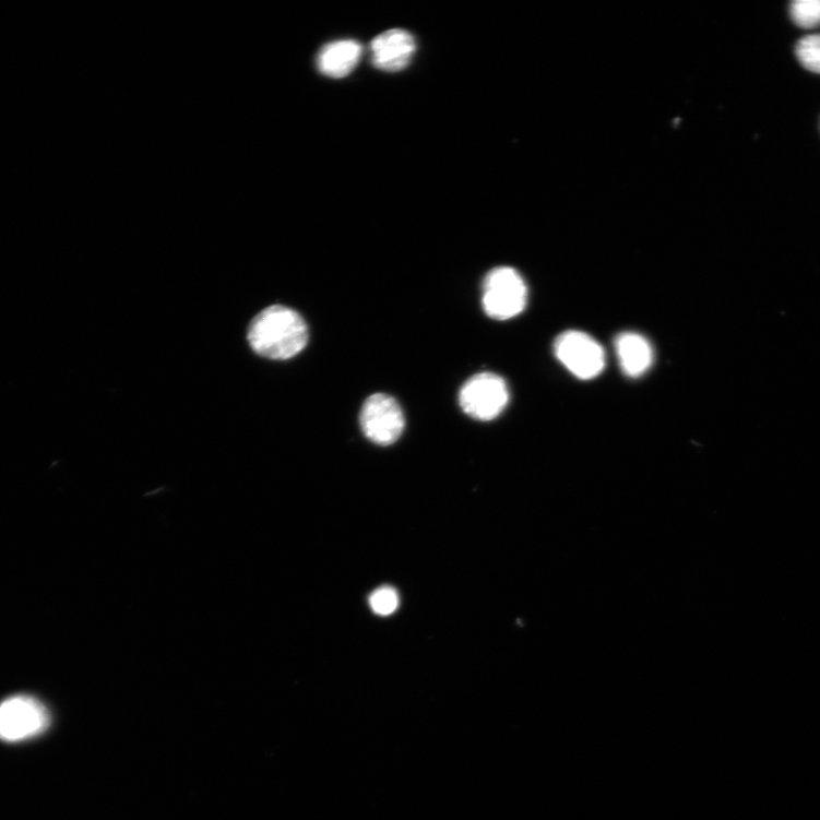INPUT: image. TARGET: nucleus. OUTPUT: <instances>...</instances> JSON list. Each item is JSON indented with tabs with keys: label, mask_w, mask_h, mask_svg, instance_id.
I'll use <instances>...</instances> for the list:
<instances>
[{
	"label": "nucleus",
	"mask_w": 820,
	"mask_h": 820,
	"mask_svg": "<svg viewBox=\"0 0 820 820\" xmlns=\"http://www.w3.org/2000/svg\"><path fill=\"white\" fill-rule=\"evenodd\" d=\"M248 338L258 355L286 360L306 348L309 331L299 312L284 306H272L254 317Z\"/></svg>",
	"instance_id": "nucleus-1"
},
{
	"label": "nucleus",
	"mask_w": 820,
	"mask_h": 820,
	"mask_svg": "<svg viewBox=\"0 0 820 820\" xmlns=\"http://www.w3.org/2000/svg\"><path fill=\"white\" fill-rule=\"evenodd\" d=\"M527 304V287L521 274L511 268L492 270L484 281L483 306L492 320L508 321Z\"/></svg>",
	"instance_id": "nucleus-2"
},
{
	"label": "nucleus",
	"mask_w": 820,
	"mask_h": 820,
	"mask_svg": "<svg viewBox=\"0 0 820 820\" xmlns=\"http://www.w3.org/2000/svg\"><path fill=\"white\" fill-rule=\"evenodd\" d=\"M50 725L47 708L37 699L15 696L0 703V739L16 744L43 734Z\"/></svg>",
	"instance_id": "nucleus-3"
},
{
	"label": "nucleus",
	"mask_w": 820,
	"mask_h": 820,
	"mask_svg": "<svg viewBox=\"0 0 820 820\" xmlns=\"http://www.w3.org/2000/svg\"><path fill=\"white\" fill-rule=\"evenodd\" d=\"M460 406L470 417L492 420L510 403V390L504 379L494 373H480L465 382L459 395Z\"/></svg>",
	"instance_id": "nucleus-4"
},
{
	"label": "nucleus",
	"mask_w": 820,
	"mask_h": 820,
	"mask_svg": "<svg viewBox=\"0 0 820 820\" xmlns=\"http://www.w3.org/2000/svg\"><path fill=\"white\" fill-rule=\"evenodd\" d=\"M554 353L579 380H593L605 367L604 349L594 337L584 332L568 331L559 335L554 343Z\"/></svg>",
	"instance_id": "nucleus-5"
},
{
	"label": "nucleus",
	"mask_w": 820,
	"mask_h": 820,
	"mask_svg": "<svg viewBox=\"0 0 820 820\" xmlns=\"http://www.w3.org/2000/svg\"><path fill=\"white\" fill-rule=\"evenodd\" d=\"M359 421L365 437L382 447L399 441L406 426L401 405L385 393L369 396L363 405Z\"/></svg>",
	"instance_id": "nucleus-6"
},
{
	"label": "nucleus",
	"mask_w": 820,
	"mask_h": 820,
	"mask_svg": "<svg viewBox=\"0 0 820 820\" xmlns=\"http://www.w3.org/2000/svg\"><path fill=\"white\" fill-rule=\"evenodd\" d=\"M416 51L414 37L403 29H391L370 44L373 64L385 72H399L411 63Z\"/></svg>",
	"instance_id": "nucleus-7"
},
{
	"label": "nucleus",
	"mask_w": 820,
	"mask_h": 820,
	"mask_svg": "<svg viewBox=\"0 0 820 820\" xmlns=\"http://www.w3.org/2000/svg\"><path fill=\"white\" fill-rule=\"evenodd\" d=\"M616 352L622 372L632 379L644 376L653 364L651 343L639 333L620 334L616 340Z\"/></svg>",
	"instance_id": "nucleus-8"
},
{
	"label": "nucleus",
	"mask_w": 820,
	"mask_h": 820,
	"mask_svg": "<svg viewBox=\"0 0 820 820\" xmlns=\"http://www.w3.org/2000/svg\"><path fill=\"white\" fill-rule=\"evenodd\" d=\"M363 47L355 40H337L325 45L317 56V68L324 75L340 79L350 74L360 61Z\"/></svg>",
	"instance_id": "nucleus-9"
},
{
	"label": "nucleus",
	"mask_w": 820,
	"mask_h": 820,
	"mask_svg": "<svg viewBox=\"0 0 820 820\" xmlns=\"http://www.w3.org/2000/svg\"><path fill=\"white\" fill-rule=\"evenodd\" d=\"M789 14L801 28H816L820 25V0H796L789 7Z\"/></svg>",
	"instance_id": "nucleus-10"
},
{
	"label": "nucleus",
	"mask_w": 820,
	"mask_h": 820,
	"mask_svg": "<svg viewBox=\"0 0 820 820\" xmlns=\"http://www.w3.org/2000/svg\"><path fill=\"white\" fill-rule=\"evenodd\" d=\"M796 55L804 68L820 74V35H811L799 40Z\"/></svg>",
	"instance_id": "nucleus-11"
},
{
	"label": "nucleus",
	"mask_w": 820,
	"mask_h": 820,
	"mask_svg": "<svg viewBox=\"0 0 820 820\" xmlns=\"http://www.w3.org/2000/svg\"><path fill=\"white\" fill-rule=\"evenodd\" d=\"M368 602L376 615L388 617L399 610L401 599L394 589L384 586L373 592Z\"/></svg>",
	"instance_id": "nucleus-12"
}]
</instances>
